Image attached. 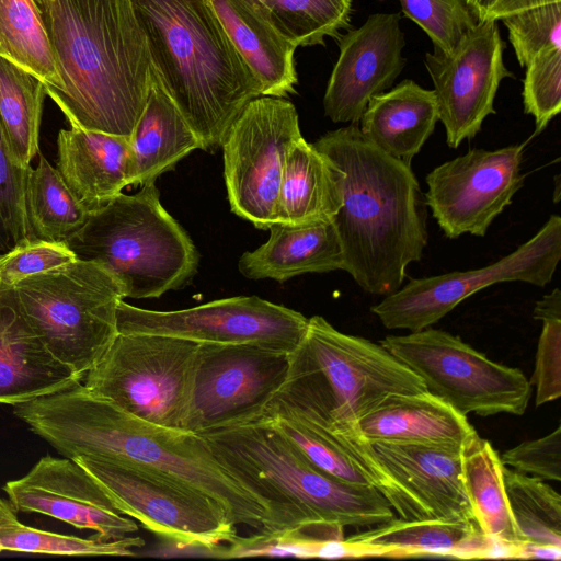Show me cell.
<instances>
[{"instance_id": "obj_26", "label": "cell", "mask_w": 561, "mask_h": 561, "mask_svg": "<svg viewBox=\"0 0 561 561\" xmlns=\"http://www.w3.org/2000/svg\"><path fill=\"white\" fill-rule=\"evenodd\" d=\"M359 557L491 558L495 540L484 536L476 522L404 520L388 523L345 539Z\"/></svg>"}, {"instance_id": "obj_6", "label": "cell", "mask_w": 561, "mask_h": 561, "mask_svg": "<svg viewBox=\"0 0 561 561\" xmlns=\"http://www.w3.org/2000/svg\"><path fill=\"white\" fill-rule=\"evenodd\" d=\"M66 244L78 260L107 270L125 298H158L184 287L199 255L182 226L163 208L156 183L121 193L90 214Z\"/></svg>"}, {"instance_id": "obj_39", "label": "cell", "mask_w": 561, "mask_h": 561, "mask_svg": "<svg viewBox=\"0 0 561 561\" xmlns=\"http://www.w3.org/2000/svg\"><path fill=\"white\" fill-rule=\"evenodd\" d=\"M403 14L430 37L433 49L453 51L479 22L467 0H399Z\"/></svg>"}, {"instance_id": "obj_15", "label": "cell", "mask_w": 561, "mask_h": 561, "mask_svg": "<svg viewBox=\"0 0 561 561\" xmlns=\"http://www.w3.org/2000/svg\"><path fill=\"white\" fill-rule=\"evenodd\" d=\"M300 345L329 389L332 422L355 425L390 396L427 391L382 345L343 333L321 316L308 319Z\"/></svg>"}, {"instance_id": "obj_27", "label": "cell", "mask_w": 561, "mask_h": 561, "mask_svg": "<svg viewBox=\"0 0 561 561\" xmlns=\"http://www.w3.org/2000/svg\"><path fill=\"white\" fill-rule=\"evenodd\" d=\"M226 33L262 84V95L296 93L297 47L285 39L248 0H208Z\"/></svg>"}, {"instance_id": "obj_23", "label": "cell", "mask_w": 561, "mask_h": 561, "mask_svg": "<svg viewBox=\"0 0 561 561\" xmlns=\"http://www.w3.org/2000/svg\"><path fill=\"white\" fill-rule=\"evenodd\" d=\"M368 442L461 446L476 432L467 415L423 391L386 398L356 422Z\"/></svg>"}, {"instance_id": "obj_37", "label": "cell", "mask_w": 561, "mask_h": 561, "mask_svg": "<svg viewBox=\"0 0 561 561\" xmlns=\"http://www.w3.org/2000/svg\"><path fill=\"white\" fill-rule=\"evenodd\" d=\"M533 317L542 322L529 380L536 389V405L561 396V291L557 287L535 305Z\"/></svg>"}, {"instance_id": "obj_31", "label": "cell", "mask_w": 561, "mask_h": 561, "mask_svg": "<svg viewBox=\"0 0 561 561\" xmlns=\"http://www.w3.org/2000/svg\"><path fill=\"white\" fill-rule=\"evenodd\" d=\"M25 210L31 240L47 242H66L90 216L43 154L28 172Z\"/></svg>"}, {"instance_id": "obj_4", "label": "cell", "mask_w": 561, "mask_h": 561, "mask_svg": "<svg viewBox=\"0 0 561 561\" xmlns=\"http://www.w3.org/2000/svg\"><path fill=\"white\" fill-rule=\"evenodd\" d=\"M152 73L201 141L221 147L262 84L208 0H131Z\"/></svg>"}, {"instance_id": "obj_24", "label": "cell", "mask_w": 561, "mask_h": 561, "mask_svg": "<svg viewBox=\"0 0 561 561\" xmlns=\"http://www.w3.org/2000/svg\"><path fill=\"white\" fill-rule=\"evenodd\" d=\"M268 230L264 244L240 256L238 268L244 277L284 283L307 273L343 268L342 247L332 221L274 222Z\"/></svg>"}, {"instance_id": "obj_22", "label": "cell", "mask_w": 561, "mask_h": 561, "mask_svg": "<svg viewBox=\"0 0 561 561\" xmlns=\"http://www.w3.org/2000/svg\"><path fill=\"white\" fill-rule=\"evenodd\" d=\"M21 314L0 297V405H16L81 383Z\"/></svg>"}, {"instance_id": "obj_25", "label": "cell", "mask_w": 561, "mask_h": 561, "mask_svg": "<svg viewBox=\"0 0 561 561\" xmlns=\"http://www.w3.org/2000/svg\"><path fill=\"white\" fill-rule=\"evenodd\" d=\"M437 122L434 91L405 79L369 100L358 127L379 150L411 165Z\"/></svg>"}, {"instance_id": "obj_44", "label": "cell", "mask_w": 561, "mask_h": 561, "mask_svg": "<svg viewBox=\"0 0 561 561\" xmlns=\"http://www.w3.org/2000/svg\"><path fill=\"white\" fill-rule=\"evenodd\" d=\"M516 558H518V559L560 560L561 559V548L548 547V546H537V545H530V543H519L517 546Z\"/></svg>"}, {"instance_id": "obj_19", "label": "cell", "mask_w": 561, "mask_h": 561, "mask_svg": "<svg viewBox=\"0 0 561 561\" xmlns=\"http://www.w3.org/2000/svg\"><path fill=\"white\" fill-rule=\"evenodd\" d=\"M401 14L374 13L340 37L329 78L324 114L334 123L358 124L369 100L389 90L407 65Z\"/></svg>"}, {"instance_id": "obj_46", "label": "cell", "mask_w": 561, "mask_h": 561, "mask_svg": "<svg viewBox=\"0 0 561 561\" xmlns=\"http://www.w3.org/2000/svg\"><path fill=\"white\" fill-rule=\"evenodd\" d=\"M554 2H561V0H504L499 21L507 15Z\"/></svg>"}, {"instance_id": "obj_11", "label": "cell", "mask_w": 561, "mask_h": 561, "mask_svg": "<svg viewBox=\"0 0 561 561\" xmlns=\"http://www.w3.org/2000/svg\"><path fill=\"white\" fill-rule=\"evenodd\" d=\"M561 259V217L551 215L528 241L496 262L476 270L412 278L370 311L390 330L432 327L477 291L503 282L545 287Z\"/></svg>"}, {"instance_id": "obj_12", "label": "cell", "mask_w": 561, "mask_h": 561, "mask_svg": "<svg viewBox=\"0 0 561 561\" xmlns=\"http://www.w3.org/2000/svg\"><path fill=\"white\" fill-rule=\"evenodd\" d=\"M300 138L296 107L285 98L261 95L244 106L221 145L228 201L234 215L262 230L275 222L285 160Z\"/></svg>"}, {"instance_id": "obj_36", "label": "cell", "mask_w": 561, "mask_h": 561, "mask_svg": "<svg viewBox=\"0 0 561 561\" xmlns=\"http://www.w3.org/2000/svg\"><path fill=\"white\" fill-rule=\"evenodd\" d=\"M504 488L520 543L561 548V496L543 480L503 466Z\"/></svg>"}, {"instance_id": "obj_16", "label": "cell", "mask_w": 561, "mask_h": 561, "mask_svg": "<svg viewBox=\"0 0 561 561\" xmlns=\"http://www.w3.org/2000/svg\"><path fill=\"white\" fill-rule=\"evenodd\" d=\"M524 148L525 144L471 149L426 175L425 202L447 238L485 236L524 185Z\"/></svg>"}, {"instance_id": "obj_42", "label": "cell", "mask_w": 561, "mask_h": 561, "mask_svg": "<svg viewBox=\"0 0 561 561\" xmlns=\"http://www.w3.org/2000/svg\"><path fill=\"white\" fill-rule=\"evenodd\" d=\"M77 260L66 242L32 240L0 262V286L9 287L31 275L49 271Z\"/></svg>"}, {"instance_id": "obj_29", "label": "cell", "mask_w": 561, "mask_h": 561, "mask_svg": "<svg viewBox=\"0 0 561 561\" xmlns=\"http://www.w3.org/2000/svg\"><path fill=\"white\" fill-rule=\"evenodd\" d=\"M131 185L156 183L201 141L152 73L145 107L129 138Z\"/></svg>"}, {"instance_id": "obj_35", "label": "cell", "mask_w": 561, "mask_h": 561, "mask_svg": "<svg viewBox=\"0 0 561 561\" xmlns=\"http://www.w3.org/2000/svg\"><path fill=\"white\" fill-rule=\"evenodd\" d=\"M140 537L102 541L46 531L21 523L8 500L0 497V553L4 551L59 556H137Z\"/></svg>"}, {"instance_id": "obj_38", "label": "cell", "mask_w": 561, "mask_h": 561, "mask_svg": "<svg viewBox=\"0 0 561 561\" xmlns=\"http://www.w3.org/2000/svg\"><path fill=\"white\" fill-rule=\"evenodd\" d=\"M30 169L13 159L0 122V257L32 241L25 210Z\"/></svg>"}, {"instance_id": "obj_14", "label": "cell", "mask_w": 561, "mask_h": 561, "mask_svg": "<svg viewBox=\"0 0 561 561\" xmlns=\"http://www.w3.org/2000/svg\"><path fill=\"white\" fill-rule=\"evenodd\" d=\"M291 353L201 343L185 431L199 434L259 416L285 382Z\"/></svg>"}, {"instance_id": "obj_21", "label": "cell", "mask_w": 561, "mask_h": 561, "mask_svg": "<svg viewBox=\"0 0 561 561\" xmlns=\"http://www.w3.org/2000/svg\"><path fill=\"white\" fill-rule=\"evenodd\" d=\"M57 150V170L90 214L131 185L128 137L71 126L59 131Z\"/></svg>"}, {"instance_id": "obj_30", "label": "cell", "mask_w": 561, "mask_h": 561, "mask_svg": "<svg viewBox=\"0 0 561 561\" xmlns=\"http://www.w3.org/2000/svg\"><path fill=\"white\" fill-rule=\"evenodd\" d=\"M503 463L492 445L471 434L461 446L462 483L478 527L488 538L519 545V536L507 502Z\"/></svg>"}, {"instance_id": "obj_9", "label": "cell", "mask_w": 561, "mask_h": 561, "mask_svg": "<svg viewBox=\"0 0 561 561\" xmlns=\"http://www.w3.org/2000/svg\"><path fill=\"white\" fill-rule=\"evenodd\" d=\"M379 344L463 415H523L528 407L531 385L522 370L491 360L449 332L428 327Z\"/></svg>"}, {"instance_id": "obj_32", "label": "cell", "mask_w": 561, "mask_h": 561, "mask_svg": "<svg viewBox=\"0 0 561 561\" xmlns=\"http://www.w3.org/2000/svg\"><path fill=\"white\" fill-rule=\"evenodd\" d=\"M46 89L36 76L0 57V122L16 163L30 167L38 153Z\"/></svg>"}, {"instance_id": "obj_34", "label": "cell", "mask_w": 561, "mask_h": 561, "mask_svg": "<svg viewBox=\"0 0 561 561\" xmlns=\"http://www.w3.org/2000/svg\"><path fill=\"white\" fill-rule=\"evenodd\" d=\"M0 57L41 79L46 92L60 87L49 43L33 0H0Z\"/></svg>"}, {"instance_id": "obj_33", "label": "cell", "mask_w": 561, "mask_h": 561, "mask_svg": "<svg viewBox=\"0 0 561 561\" xmlns=\"http://www.w3.org/2000/svg\"><path fill=\"white\" fill-rule=\"evenodd\" d=\"M295 47L324 45L351 28L352 0H248Z\"/></svg>"}, {"instance_id": "obj_5", "label": "cell", "mask_w": 561, "mask_h": 561, "mask_svg": "<svg viewBox=\"0 0 561 561\" xmlns=\"http://www.w3.org/2000/svg\"><path fill=\"white\" fill-rule=\"evenodd\" d=\"M198 435L266 506L271 523L264 531L305 529L341 537L344 527L371 528L396 518L377 489L321 471L262 416Z\"/></svg>"}, {"instance_id": "obj_18", "label": "cell", "mask_w": 561, "mask_h": 561, "mask_svg": "<svg viewBox=\"0 0 561 561\" xmlns=\"http://www.w3.org/2000/svg\"><path fill=\"white\" fill-rule=\"evenodd\" d=\"M3 490L16 512L36 513L79 529L93 530L102 541L122 539L138 530L121 514L93 477L67 457H42L23 477Z\"/></svg>"}, {"instance_id": "obj_8", "label": "cell", "mask_w": 561, "mask_h": 561, "mask_svg": "<svg viewBox=\"0 0 561 561\" xmlns=\"http://www.w3.org/2000/svg\"><path fill=\"white\" fill-rule=\"evenodd\" d=\"M201 343L118 332L82 383L129 414L185 431Z\"/></svg>"}, {"instance_id": "obj_28", "label": "cell", "mask_w": 561, "mask_h": 561, "mask_svg": "<svg viewBox=\"0 0 561 561\" xmlns=\"http://www.w3.org/2000/svg\"><path fill=\"white\" fill-rule=\"evenodd\" d=\"M340 169L304 137L289 149L277 199L275 222L331 221L342 204Z\"/></svg>"}, {"instance_id": "obj_17", "label": "cell", "mask_w": 561, "mask_h": 561, "mask_svg": "<svg viewBox=\"0 0 561 561\" xmlns=\"http://www.w3.org/2000/svg\"><path fill=\"white\" fill-rule=\"evenodd\" d=\"M505 47L497 21L484 20L453 51L426 53L424 65L450 148L476 137L484 119L495 114L494 99L502 80L515 78L503 60Z\"/></svg>"}, {"instance_id": "obj_40", "label": "cell", "mask_w": 561, "mask_h": 561, "mask_svg": "<svg viewBox=\"0 0 561 561\" xmlns=\"http://www.w3.org/2000/svg\"><path fill=\"white\" fill-rule=\"evenodd\" d=\"M525 68L524 112L535 118L538 135L561 111V47L541 50Z\"/></svg>"}, {"instance_id": "obj_7", "label": "cell", "mask_w": 561, "mask_h": 561, "mask_svg": "<svg viewBox=\"0 0 561 561\" xmlns=\"http://www.w3.org/2000/svg\"><path fill=\"white\" fill-rule=\"evenodd\" d=\"M0 297L60 363L83 378L118 334L117 308L125 298L107 270L78 259L0 286Z\"/></svg>"}, {"instance_id": "obj_1", "label": "cell", "mask_w": 561, "mask_h": 561, "mask_svg": "<svg viewBox=\"0 0 561 561\" xmlns=\"http://www.w3.org/2000/svg\"><path fill=\"white\" fill-rule=\"evenodd\" d=\"M14 414L70 459L98 457L157 470L218 501L237 525L265 530L271 516L198 434L136 417L82 382L14 405Z\"/></svg>"}, {"instance_id": "obj_41", "label": "cell", "mask_w": 561, "mask_h": 561, "mask_svg": "<svg viewBox=\"0 0 561 561\" xmlns=\"http://www.w3.org/2000/svg\"><path fill=\"white\" fill-rule=\"evenodd\" d=\"M501 21L520 67H527L536 55L548 47H561V2L514 13Z\"/></svg>"}, {"instance_id": "obj_47", "label": "cell", "mask_w": 561, "mask_h": 561, "mask_svg": "<svg viewBox=\"0 0 561 561\" xmlns=\"http://www.w3.org/2000/svg\"><path fill=\"white\" fill-rule=\"evenodd\" d=\"M2 257H0V262H1Z\"/></svg>"}, {"instance_id": "obj_45", "label": "cell", "mask_w": 561, "mask_h": 561, "mask_svg": "<svg viewBox=\"0 0 561 561\" xmlns=\"http://www.w3.org/2000/svg\"><path fill=\"white\" fill-rule=\"evenodd\" d=\"M479 21H499L504 0H467Z\"/></svg>"}, {"instance_id": "obj_20", "label": "cell", "mask_w": 561, "mask_h": 561, "mask_svg": "<svg viewBox=\"0 0 561 561\" xmlns=\"http://www.w3.org/2000/svg\"><path fill=\"white\" fill-rule=\"evenodd\" d=\"M421 520L474 522L462 483L461 446L369 442Z\"/></svg>"}, {"instance_id": "obj_2", "label": "cell", "mask_w": 561, "mask_h": 561, "mask_svg": "<svg viewBox=\"0 0 561 561\" xmlns=\"http://www.w3.org/2000/svg\"><path fill=\"white\" fill-rule=\"evenodd\" d=\"M60 87L46 94L72 127L130 138L152 82L131 0H33Z\"/></svg>"}, {"instance_id": "obj_3", "label": "cell", "mask_w": 561, "mask_h": 561, "mask_svg": "<svg viewBox=\"0 0 561 561\" xmlns=\"http://www.w3.org/2000/svg\"><path fill=\"white\" fill-rule=\"evenodd\" d=\"M314 147L341 171L332 218L343 268L371 295L398 290L427 244V205L411 165L370 144L358 124L322 135Z\"/></svg>"}, {"instance_id": "obj_43", "label": "cell", "mask_w": 561, "mask_h": 561, "mask_svg": "<svg viewBox=\"0 0 561 561\" xmlns=\"http://www.w3.org/2000/svg\"><path fill=\"white\" fill-rule=\"evenodd\" d=\"M500 459L504 466L540 480H561V426L543 437L525 440L505 450Z\"/></svg>"}, {"instance_id": "obj_13", "label": "cell", "mask_w": 561, "mask_h": 561, "mask_svg": "<svg viewBox=\"0 0 561 561\" xmlns=\"http://www.w3.org/2000/svg\"><path fill=\"white\" fill-rule=\"evenodd\" d=\"M308 318L257 296L218 299L188 309L156 311L122 300L117 329L163 334L196 343L254 344L293 353L302 342Z\"/></svg>"}, {"instance_id": "obj_10", "label": "cell", "mask_w": 561, "mask_h": 561, "mask_svg": "<svg viewBox=\"0 0 561 561\" xmlns=\"http://www.w3.org/2000/svg\"><path fill=\"white\" fill-rule=\"evenodd\" d=\"M115 508L160 539L219 547L237 536L225 507L208 494L150 468L98 457H78Z\"/></svg>"}]
</instances>
